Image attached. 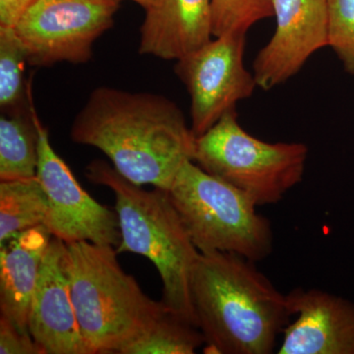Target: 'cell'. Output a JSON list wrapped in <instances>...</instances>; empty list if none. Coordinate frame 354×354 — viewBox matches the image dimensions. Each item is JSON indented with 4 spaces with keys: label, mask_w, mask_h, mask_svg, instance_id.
I'll list each match as a JSON object with an SVG mask.
<instances>
[{
    "label": "cell",
    "mask_w": 354,
    "mask_h": 354,
    "mask_svg": "<svg viewBox=\"0 0 354 354\" xmlns=\"http://www.w3.org/2000/svg\"><path fill=\"white\" fill-rule=\"evenodd\" d=\"M279 354H354V302L317 288H295Z\"/></svg>",
    "instance_id": "obj_12"
},
{
    "label": "cell",
    "mask_w": 354,
    "mask_h": 354,
    "mask_svg": "<svg viewBox=\"0 0 354 354\" xmlns=\"http://www.w3.org/2000/svg\"><path fill=\"white\" fill-rule=\"evenodd\" d=\"M328 46L354 75V0H327Z\"/></svg>",
    "instance_id": "obj_20"
},
{
    "label": "cell",
    "mask_w": 354,
    "mask_h": 354,
    "mask_svg": "<svg viewBox=\"0 0 354 354\" xmlns=\"http://www.w3.org/2000/svg\"><path fill=\"white\" fill-rule=\"evenodd\" d=\"M135 3L139 4L140 6L143 7L145 10L152 7L156 3L157 0H132Z\"/></svg>",
    "instance_id": "obj_23"
},
{
    "label": "cell",
    "mask_w": 354,
    "mask_h": 354,
    "mask_svg": "<svg viewBox=\"0 0 354 354\" xmlns=\"http://www.w3.org/2000/svg\"><path fill=\"white\" fill-rule=\"evenodd\" d=\"M118 254L111 245L66 243L72 301L91 354H121L167 309L121 268Z\"/></svg>",
    "instance_id": "obj_4"
},
{
    "label": "cell",
    "mask_w": 354,
    "mask_h": 354,
    "mask_svg": "<svg viewBox=\"0 0 354 354\" xmlns=\"http://www.w3.org/2000/svg\"><path fill=\"white\" fill-rule=\"evenodd\" d=\"M38 164L39 130L31 101L29 109L0 118V180L37 176Z\"/></svg>",
    "instance_id": "obj_15"
},
{
    "label": "cell",
    "mask_w": 354,
    "mask_h": 354,
    "mask_svg": "<svg viewBox=\"0 0 354 354\" xmlns=\"http://www.w3.org/2000/svg\"><path fill=\"white\" fill-rule=\"evenodd\" d=\"M190 295L205 353L271 354L292 317L286 295L236 254L200 252Z\"/></svg>",
    "instance_id": "obj_2"
},
{
    "label": "cell",
    "mask_w": 354,
    "mask_h": 354,
    "mask_svg": "<svg viewBox=\"0 0 354 354\" xmlns=\"http://www.w3.org/2000/svg\"><path fill=\"white\" fill-rule=\"evenodd\" d=\"M274 17L276 31L253 64L263 90L285 83L328 46L327 0H274Z\"/></svg>",
    "instance_id": "obj_10"
},
{
    "label": "cell",
    "mask_w": 354,
    "mask_h": 354,
    "mask_svg": "<svg viewBox=\"0 0 354 354\" xmlns=\"http://www.w3.org/2000/svg\"><path fill=\"white\" fill-rule=\"evenodd\" d=\"M244 32L215 37L202 48L177 60L179 77L191 100V129L199 137L248 99L258 87L244 64Z\"/></svg>",
    "instance_id": "obj_8"
},
{
    "label": "cell",
    "mask_w": 354,
    "mask_h": 354,
    "mask_svg": "<svg viewBox=\"0 0 354 354\" xmlns=\"http://www.w3.org/2000/svg\"><path fill=\"white\" fill-rule=\"evenodd\" d=\"M0 353L43 354L31 334L21 332L10 320L0 316Z\"/></svg>",
    "instance_id": "obj_21"
},
{
    "label": "cell",
    "mask_w": 354,
    "mask_h": 354,
    "mask_svg": "<svg viewBox=\"0 0 354 354\" xmlns=\"http://www.w3.org/2000/svg\"><path fill=\"white\" fill-rule=\"evenodd\" d=\"M167 193L200 252L236 254L257 263L274 250L271 223L255 202L193 160L183 165Z\"/></svg>",
    "instance_id": "obj_5"
},
{
    "label": "cell",
    "mask_w": 354,
    "mask_h": 354,
    "mask_svg": "<svg viewBox=\"0 0 354 354\" xmlns=\"http://www.w3.org/2000/svg\"><path fill=\"white\" fill-rule=\"evenodd\" d=\"M145 11L140 55L177 62L214 37L212 0H157Z\"/></svg>",
    "instance_id": "obj_13"
},
{
    "label": "cell",
    "mask_w": 354,
    "mask_h": 354,
    "mask_svg": "<svg viewBox=\"0 0 354 354\" xmlns=\"http://www.w3.org/2000/svg\"><path fill=\"white\" fill-rule=\"evenodd\" d=\"M35 0H0V27L15 28Z\"/></svg>",
    "instance_id": "obj_22"
},
{
    "label": "cell",
    "mask_w": 354,
    "mask_h": 354,
    "mask_svg": "<svg viewBox=\"0 0 354 354\" xmlns=\"http://www.w3.org/2000/svg\"><path fill=\"white\" fill-rule=\"evenodd\" d=\"M204 344L199 328L167 308L150 330L121 354H193Z\"/></svg>",
    "instance_id": "obj_17"
},
{
    "label": "cell",
    "mask_w": 354,
    "mask_h": 354,
    "mask_svg": "<svg viewBox=\"0 0 354 354\" xmlns=\"http://www.w3.org/2000/svg\"><path fill=\"white\" fill-rule=\"evenodd\" d=\"M26 62L25 48L15 29L0 27V106L4 113L28 109L25 106Z\"/></svg>",
    "instance_id": "obj_18"
},
{
    "label": "cell",
    "mask_w": 354,
    "mask_h": 354,
    "mask_svg": "<svg viewBox=\"0 0 354 354\" xmlns=\"http://www.w3.org/2000/svg\"><path fill=\"white\" fill-rule=\"evenodd\" d=\"M308 158L304 143H269L239 124L228 111L196 137L193 162L248 195L258 207L277 204L301 183Z\"/></svg>",
    "instance_id": "obj_6"
},
{
    "label": "cell",
    "mask_w": 354,
    "mask_h": 354,
    "mask_svg": "<svg viewBox=\"0 0 354 354\" xmlns=\"http://www.w3.org/2000/svg\"><path fill=\"white\" fill-rule=\"evenodd\" d=\"M51 239L41 225L0 246V313L21 332L30 334V308Z\"/></svg>",
    "instance_id": "obj_14"
},
{
    "label": "cell",
    "mask_w": 354,
    "mask_h": 354,
    "mask_svg": "<svg viewBox=\"0 0 354 354\" xmlns=\"http://www.w3.org/2000/svg\"><path fill=\"white\" fill-rule=\"evenodd\" d=\"M48 199L37 176L0 183V246L44 225Z\"/></svg>",
    "instance_id": "obj_16"
},
{
    "label": "cell",
    "mask_w": 354,
    "mask_h": 354,
    "mask_svg": "<svg viewBox=\"0 0 354 354\" xmlns=\"http://www.w3.org/2000/svg\"><path fill=\"white\" fill-rule=\"evenodd\" d=\"M87 177L93 183L113 191L121 236L116 247L118 253L130 252L148 258L162 279L160 301L197 327L190 281L200 251L167 191L156 187L143 189L104 160L91 162Z\"/></svg>",
    "instance_id": "obj_3"
},
{
    "label": "cell",
    "mask_w": 354,
    "mask_h": 354,
    "mask_svg": "<svg viewBox=\"0 0 354 354\" xmlns=\"http://www.w3.org/2000/svg\"><path fill=\"white\" fill-rule=\"evenodd\" d=\"M70 137L102 151L118 174L137 185L169 190L193 160L196 136L183 111L164 95L100 87L72 123Z\"/></svg>",
    "instance_id": "obj_1"
},
{
    "label": "cell",
    "mask_w": 354,
    "mask_h": 354,
    "mask_svg": "<svg viewBox=\"0 0 354 354\" xmlns=\"http://www.w3.org/2000/svg\"><path fill=\"white\" fill-rule=\"evenodd\" d=\"M29 332L43 354H91L72 301L66 243L53 236L32 297Z\"/></svg>",
    "instance_id": "obj_11"
},
{
    "label": "cell",
    "mask_w": 354,
    "mask_h": 354,
    "mask_svg": "<svg viewBox=\"0 0 354 354\" xmlns=\"http://www.w3.org/2000/svg\"><path fill=\"white\" fill-rule=\"evenodd\" d=\"M214 37L244 32L274 16V0H212Z\"/></svg>",
    "instance_id": "obj_19"
},
{
    "label": "cell",
    "mask_w": 354,
    "mask_h": 354,
    "mask_svg": "<svg viewBox=\"0 0 354 354\" xmlns=\"http://www.w3.org/2000/svg\"><path fill=\"white\" fill-rule=\"evenodd\" d=\"M120 0H35L14 29L32 66L82 64L113 27Z\"/></svg>",
    "instance_id": "obj_7"
},
{
    "label": "cell",
    "mask_w": 354,
    "mask_h": 354,
    "mask_svg": "<svg viewBox=\"0 0 354 354\" xmlns=\"http://www.w3.org/2000/svg\"><path fill=\"white\" fill-rule=\"evenodd\" d=\"M39 130L37 177L48 199L44 225L65 243L88 241L118 247L121 236L118 214L90 196L66 162L51 146L48 129L35 111Z\"/></svg>",
    "instance_id": "obj_9"
}]
</instances>
